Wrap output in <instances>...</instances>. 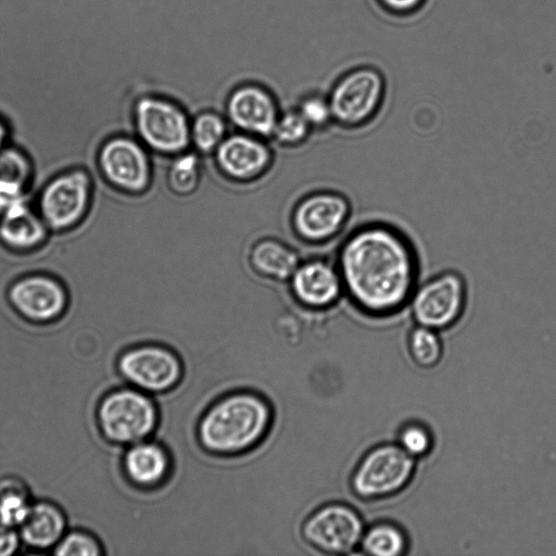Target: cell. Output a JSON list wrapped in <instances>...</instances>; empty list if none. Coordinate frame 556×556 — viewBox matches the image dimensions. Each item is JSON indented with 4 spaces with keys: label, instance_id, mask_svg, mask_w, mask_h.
Listing matches in <instances>:
<instances>
[{
    "label": "cell",
    "instance_id": "obj_1",
    "mask_svg": "<svg viewBox=\"0 0 556 556\" xmlns=\"http://www.w3.org/2000/svg\"><path fill=\"white\" fill-rule=\"evenodd\" d=\"M334 263L344 295L359 313L384 318L408 305L419 282L420 257L409 236L384 220L353 228L340 243Z\"/></svg>",
    "mask_w": 556,
    "mask_h": 556
},
{
    "label": "cell",
    "instance_id": "obj_2",
    "mask_svg": "<svg viewBox=\"0 0 556 556\" xmlns=\"http://www.w3.org/2000/svg\"><path fill=\"white\" fill-rule=\"evenodd\" d=\"M270 401L251 389L227 392L214 400L197 424L201 448L215 457H241L257 448L271 432Z\"/></svg>",
    "mask_w": 556,
    "mask_h": 556
},
{
    "label": "cell",
    "instance_id": "obj_3",
    "mask_svg": "<svg viewBox=\"0 0 556 556\" xmlns=\"http://www.w3.org/2000/svg\"><path fill=\"white\" fill-rule=\"evenodd\" d=\"M96 420L108 442L128 446L155 433L160 408L151 394L134 387L118 388L99 401Z\"/></svg>",
    "mask_w": 556,
    "mask_h": 556
},
{
    "label": "cell",
    "instance_id": "obj_4",
    "mask_svg": "<svg viewBox=\"0 0 556 556\" xmlns=\"http://www.w3.org/2000/svg\"><path fill=\"white\" fill-rule=\"evenodd\" d=\"M190 122L179 103L163 96H142L134 104L137 138L149 151L162 156L173 157L190 149Z\"/></svg>",
    "mask_w": 556,
    "mask_h": 556
},
{
    "label": "cell",
    "instance_id": "obj_5",
    "mask_svg": "<svg viewBox=\"0 0 556 556\" xmlns=\"http://www.w3.org/2000/svg\"><path fill=\"white\" fill-rule=\"evenodd\" d=\"M417 459L397 443H381L368 450L350 477V489L361 501L371 502L401 493L413 480Z\"/></svg>",
    "mask_w": 556,
    "mask_h": 556
},
{
    "label": "cell",
    "instance_id": "obj_6",
    "mask_svg": "<svg viewBox=\"0 0 556 556\" xmlns=\"http://www.w3.org/2000/svg\"><path fill=\"white\" fill-rule=\"evenodd\" d=\"M386 94V78L377 67L365 65L348 71L327 96L333 124L344 129L368 126L382 110Z\"/></svg>",
    "mask_w": 556,
    "mask_h": 556
},
{
    "label": "cell",
    "instance_id": "obj_7",
    "mask_svg": "<svg viewBox=\"0 0 556 556\" xmlns=\"http://www.w3.org/2000/svg\"><path fill=\"white\" fill-rule=\"evenodd\" d=\"M116 368L130 387L156 396L176 390L185 378L180 355L159 342L148 341L124 350Z\"/></svg>",
    "mask_w": 556,
    "mask_h": 556
},
{
    "label": "cell",
    "instance_id": "obj_8",
    "mask_svg": "<svg viewBox=\"0 0 556 556\" xmlns=\"http://www.w3.org/2000/svg\"><path fill=\"white\" fill-rule=\"evenodd\" d=\"M467 300L468 285L464 275L455 269H445L419 281L408 306L416 325L440 332L460 320Z\"/></svg>",
    "mask_w": 556,
    "mask_h": 556
},
{
    "label": "cell",
    "instance_id": "obj_9",
    "mask_svg": "<svg viewBox=\"0 0 556 556\" xmlns=\"http://www.w3.org/2000/svg\"><path fill=\"white\" fill-rule=\"evenodd\" d=\"M365 531L361 514L342 502L318 505L304 519L303 540L315 554L348 555L359 548Z\"/></svg>",
    "mask_w": 556,
    "mask_h": 556
},
{
    "label": "cell",
    "instance_id": "obj_10",
    "mask_svg": "<svg viewBox=\"0 0 556 556\" xmlns=\"http://www.w3.org/2000/svg\"><path fill=\"white\" fill-rule=\"evenodd\" d=\"M98 168L115 190L128 195L146 193L153 180L149 150L137 137L115 135L99 148Z\"/></svg>",
    "mask_w": 556,
    "mask_h": 556
},
{
    "label": "cell",
    "instance_id": "obj_11",
    "mask_svg": "<svg viewBox=\"0 0 556 556\" xmlns=\"http://www.w3.org/2000/svg\"><path fill=\"white\" fill-rule=\"evenodd\" d=\"M91 197L90 174L84 168H73L54 176L43 186L37 211L49 230L65 231L84 219Z\"/></svg>",
    "mask_w": 556,
    "mask_h": 556
},
{
    "label": "cell",
    "instance_id": "obj_12",
    "mask_svg": "<svg viewBox=\"0 0 556 556\" xmlns=\"http://www.w3.org/2000/svg\"><path fill=\"white\" fill-rule=\"evenodd\" d=\"M351 214L352 204L346 195L334 190H317L295 203L290 224L303 242L323 244L343 230Z\"/></svg>",
    "mask_w": 556,
    "mask_h": 556
},
{
    "label": "cell",
    "instance_id": "obj_13",
    "mask_svg": "<svg viewBox=\"0 0 556 556\" xmlns=\"http://www.w3.org/2000/svg\"><path fill=\"white\" fill-rule=\"evenodd\" d=\"M11 307L25 320L49 324L67 308L68 294L62 282L47 274H29L14 280L7 291Z\"/></svg>",
    "mask_w": 556,
    "mask_h": 556
},
{
    "label": "cell",
    "instance_id": "obj_14",
    "mask_svg": "<svg viewBox=\"0 0 556 556\" xmlns=\"http://www.w3.org/2000/svg\"><path fill=\"white\" fill-rule=\"evenodd\" d=\"M212 156L218 173L237 184L261 179L274 160L266 139L242 131L228 134Z\"/></svg>",
    "mask_w": 556,
    "mask_h": 556
},
{
    "label": "cell",
    "instance_id": "obj_15",
    "mask_svg": "<svg viewBox=\"0 0 556 556\" xmlns=\"http://www.w3.org/2000/svg\"><path fill=\"white\" fill-rule=\"evenodd\" d=\"M288 285L292 299L309 312L328 311L344 295L339 269L326 258L301 261Z\"/></svg>",
    "mask_w": 556,
    "mask_h": 556
},
{
    "label": "cell",
    "instance_id": "obj_16",
    "mask_svg": "<svg viewBox=\"0 0 556 556\" xmlns=\"http://www.w3.org/2000/svg\"><path fill=\"white\" fill-rule=\"evenodd\" d=\"M281 111L265 87L248 83L233 88L225 103V116L238 131L270 139Z\"/></svg>",
    "mask_w": 556,
    "mask_h": 556
},
{
    "label": "cell",
    "instance_id": "obj_17",
    "mask_svg": "<svg viewBox=\"0 0 556 556\" xmlns=\"http://www.w3.org/2000/svg\"><path fill=\"white\" fill-rule=\"evenodd\" d=\"M121 466L124 477L132 486L153 491L167 483L173 470V458L162 442L147 439L127 446Z\"/></svg>",
    "mask_w": 556,
    "mask_h": 556
},
{
    "label": "cell",
    "instance_id": "obj_18",
    "mask_svg": "<svg viewBox=\"0 0 556 556\" xmlns=\"http://www.w3.org/2000/svg\"><path fill=\"white\" fill-rule=\"evenodd\" d=\"M49 228L27 201H21L0 214V242L11 251L26 252L40 247Z\"/></svg>",
    "mask_w": 556,
    "mask_h": 556
},
{
    "label": "cell",
    "instance_id": "obj_19",
    "mask_svg": "<svg viewBox=\"0 0 556 556\" xmlns=\"http://www.w3.org/2000/svg\"><path fill=\"white\" fill-rule=\"evenodd\" d=\"M22 543L33 549H53L66 533V518L54 503L39 501L18 527Z\"/></svg>",
    "mask_w": 556,
    "mask_h": 556
},
{
    "label": "cell",
    "instance_id": "obj_20",
    "mask_svg": "<svg viewBox=\"0 0 556 556\" xmlns=\"http://www.w3.org/2000/svg\"><path fill=\"white\" fill-rule=\"evenodd\" d=\"M300 263L294 248L271 237L255 241L248 253V264L253 273L276 282H288Z\"/></svg>",
    "mask_w": 556,
    "mask_h": 556
},
{
    "label": "cell",
    "instance_id": "obj_21",
    "mask_svg": "<svg viewBox=\"0 0 556 556\" xmlns=\"http://www.w3.org/2000/svg\"><path fill=\"white\" fill-rule=\"evenodd\" d=\"M33 173V164L24 151L9 144L0 149V214L26 200Z\"/></svg>",
    "mask_w": 556,
    "mask_h": 556
},
{
    "label": "cell",
    "instance_id": "obj_22",
    "mask_svg": "<svg viewBox=\"0 0 556 556\" xmlns=\"http://www.w3.org/2000/svg\"><path fill=\"white\" fill-rule=\"evenodd\" d=\"M358 549L369 556H402L407 553L408 538L399 525L378 521L365 528Z\"/></svg>",
    "mask_w": 556,
    "mask_h": 556
},
{
    "label": "cell",
    "instance_id": "obj_23",
    "mask_svg": "<svg viewBox=\"0 0 556 556\" xmlns=\"http://www.w3.org/2000/svg\"><path fill=\"white\" fill-rule=\"evenodd\" d=\"M228 136L226 116L212 110L195 114L190 122V147L201 156L213 155Z\"/></svg>",
    "mask_w": 556,
    "mask_h": 556
},
{
    "label": "cell",
    "instance_id": "obj_24",
    "mask_svg": "<svg viewBox=\"0 0 556 556\" xmlns=\"http://www.w3.org/2000/svg\"><path fill=\"white\" fill-rule=\"evenodd\" d=\"M202 179L201 155L190 149L170 157L166 170L168 190L180 198L193 194Z\"/></svg>",
    "mask_w": 556,
    "mask_h": 556
},
{
    "label": "cell",
    "instance_id": "obj_25",
    "mask_svg": "<svg viewBox=\"0 0 556 556\" xmlns=\"http://www.w3.org/2000/svg\"><path fill=\"white\" fill-rule=\"evenodd\" d=\"M407 350L414 364L422 369L437 367L443 357L439 331L419 325H415L408 333Z\"/></svg>",
    "mask_w": 556,
    "mask_h": 556
},
{
    "label": "cell",
    "instance_id": "obj_26",
    "mask_svg": "<svg viewBox=\"0 0 556 556\" xmlns=\"http://www.w3.org/2000/svg\"><path fill=\"white\" fill-rule=\"evenodd\" d=\"M33 503L24 485L15 479L0 480V521L18 529Z\"/></svg>",
    "mask_w": 556,
    "mask_h": 556
},
{
    "label": "cell",
    "instance_id": "obj_27",
    "mask_svg": "<svg viewBox=\"0 0 556 556\" xmlns=\"http://www.w3.org/2000/svg\"><path fill=\"white\" fill-rule=\"evenodd\" d=\"M313 132L298 110L280 113L270 139L280 147L293 148L303 144Z\"/></svg>",
    "mask_w": 556,
    "mask_h": 556
},
{
    "label": "cell",
    "instance_id": "obj_28",
    "mask_svg": "<svg viewBox=\"0 0 556 556\" xmlns=\"http://www.w3.org/2000/svg\"><path fill=\"white\" fill-rule=\"evenodd\" d=\"M403 451L415 459L427 456L433 447V435L429 428L417 421L403 425L396 442Z\"/></svg>",
    "mask_w": 556,
    "mask_h": 556
},
{
    "label": "cell",
    "instance_id": "obj_29",
    "mask_svg": "<svg viewBox=\"0 0 556 556\" xmlns=\"http://www.w3.org/2000/svg\"><path fill=\"white\" fill-rule=\"evenodd\" d=\"M103 548L99 540L84 530L66 532L52 549L59 556H100Z\"/></svg>",
    "mask_w": 556,
    "mask_h": 556
},
{
    "label": "cell",
    "instance_id": "obj_30",
    "mask_svg": "<svg viewBox=\"0 0 556 556\" xmlns=\"http://www.w3.org/2000/svg\"><path fill=\"white\" fill-rule=\"evenodd\" d=\"M313 131L323 130L333 124L332 112L328 97L311 93L303 97L296 108Z\"/></svg>",
    "mask_w": 556,
    "mask_h": 556
},
{
    "label": "cell",
    "instance_id": "obj_31",
    "mask_svg": "<svg viewBox=\"0 0 556 556\" xmlns=\"http://www.w3.org/2000/svg\"><path fill=\"white\" fill-rule=\"evenodd\" d=\"M428 0H375L377 5L387 14L393 16H409L418 13Z\"/></svg>",
    "mask_w": 556,
    "mask_h": 556
},
{
    "label": "cell",
    "instance_id": "obj_32",
    "mask_svg": "<svg viewBox=\"0 0 556 556\" xmlns=\"http://www.w3.org/2000/svg\"><path fill=\"white\" fill-rule=\"evenodd\" d=\"M21 542L18 530L0 521V556L15 554Z\"/></svg>",
    "mask_w": 556,
    "mask_h": 556
},
{
    "label": "cell",
    "instance_id": "obj_33",
    "mask_svg": "<svg viewBox=\"0 0 556 556\" xmlns=\"http://www.w3.org/2000/svg\"><path fill=\"white\" fill-rule=\"evenodd\" d=\"M10 131L4 122L0 119V149L8 146Z\"/></svg>",
    "mask_w": 556,
    "mask_h": 556
}]
</instances>
